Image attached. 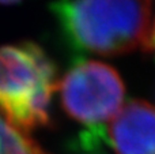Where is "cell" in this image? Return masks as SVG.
Returning <instances> with one entry per match:
<instances>
[{
	"label": "cell",
	"instance_id": "obj_4",
	"mask_svg": "<svg viewBox=\"0 0 155 154\" xmlns=\"http://www.w3.org/2000/svg\"><path fill=\"white\" fill-rule=\"evenodd\" d=\"M105 136L116 154H155V106L142 100L127 102Z\"/></svg>",
	"mask_w": 155,
	"mask_h": 154
},
{
	"label": "cell",
	"instance_id": "obj_2",
	"mask_svg": "<svg viewBox=\"0 0 155 154\" xmlns=\"http://www.w3.org/2000/svg\"><path fill=\"white\" fill-rule=\"evenodd\" d=\"M56 68L31 42L0 48V111L21 131L48 124Z\"/></svg>",
	"mask_w": 155,
	"mask_h": 154
},
{
	"label": "cell",
	"instance_id": "obj_1",
	"mask_svg": "<svg viewBox=\"0 0 155 154\" xmlns=\"http://www.w3.org/2000/svg\"><path fill=\"white\" fill-rule=\"evenodd\" d=\"M52 7L79 51L117 56L151 49L153 0H54Z\"/></svg>",
	"mask_w": 155,
	"mask_h": 154
},
{
	"label": "cell",
	"instance_id": "obj_5",
	"mask_svg": "<svg viewBox=\"0 0 155 154\" xmlns=\"http://www.w3.org/2000/svg\"><path fill=\"white\" fill-rule=\"evenodd\" d=\"M151 49H155V21L153 25V34H151Z\"/></svg>",
	"mask_w": 155,
	"mask_h": 154
},
{
	"label": "cell",
	"instance_id": "obj_7",
	"mask_svg": "<svg viewBox=\"0 0 155 154\" xmlns=\"http://www.w3.org/2000/svg\"><path fill=\"white\" fill-rule=\"evenodd\" d=\"M37 154H46V153H44V152H41V150H40V152H38Z\"/></svg>",
	"mask_w": 155,
	"mask_h": 154
},
{
	"label": "cell",
	"instance_id": "obj_3",
	"mask_svg": "<svg viewBox=\"0 0 155 154\" xmlns=\"http://www.w3.org/2000/svg\"><path fill=\"white\" fill-rule=\"evenodd\" d=\"M64 111L74 120L91 127L87 142L104 139L102 126L121 109L125 87L117 71L97 60L74 65L59 85Z\"/></svg>",
	"mask_w": 155,
	"mask_h": 154
},
{
	"label": "cell",
	"instance_id": "obj_6",
	"mask_svg": "<svg viewBox=\"0 0 155 154\" xmlns=\"http://www.w3.org/2000/svg\"><path fill=\"white\" fill-rule=\"evenodd\" d=\"M16 2H21V0H0V3H3V4H11V3H16Z\"/></svg>",
	"mask_w": 155,
	"mask_h": 154
}]
</instances>
